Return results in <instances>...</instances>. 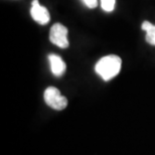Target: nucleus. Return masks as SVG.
<instances>
[{"mask_svg": "<svg viewBox=\"0 0 155 155\" xmlns=\"http://www.w3.org/2000/svg\"><path fill=\"white\" fill-rule=\"evenodd\" d=\"M122 61L115 54L106 55L96 64L95 71L104 81H110L120 73Z\"/></svg>", "mask_w": 155, "mask_h": 155, "instance_id": "obj_1", "label": "nucleus"}, {"mask_svg": "<svg viewBox=\"0 0 155 155\" xmlns=\"http://www.w3.org/2000/svg\"><path fill=\"white\" fill-rule=\"evenodd\" d=\"M141 27L146 31V41L151 45H155V25L149 21H144Z\"/></svg>", "mask_w": 155, "mask_h": 155, "instance_id": "obj_6", "label": "nucleus"}, {"mask_svg": "<svg viewBox=\"0 0 155 155\" xmlns=\"http://www.w3.org/2000/svg\"><path fill=\"white\" fill-rule=\"evenodd\" d=\"M116 0H101V6L103 10L107 12H111L115 8Z\"/></svg>", "mask_w": 155, "mask_h": 155, "instance_id": "obj_7", "label": "nucleus"}, {"mask_svg": "<svg viewBox=\"0 0 155 155\" xmlns=\"http://www.w3.org/2000/svg\"><path fill=\"white\" fill-rule=\"evenodd\" d=\"M48 61L49 64H51V70L52 74L55 77L63 76L67 69V66L64 64V61H63V58L57 54H49Z\"/></svg>", "mask_w": 155, "mask_h": 155, "instance_id": "obj_5", "label": "nucleus"}, {"mask_svg": "<svg viewBox=\"0 0 155 155\" xmlns=\"http://www.w3.org/2000/svg\"><path fill=\"white\" fill-rule=\"evenodd\" d=\"M89 8H95L98 5V0H82Z\"/></svg>", "mask_w": 155, "mask_h": 155, "instance_id": "obj_8", "label": "nucleus"}, {"mask_svg": "<svg viewBox=\"0 0 155 155\" xmlns=\"http://www.w3.org/2000/svg\"><path fill=\"white\" fill-rule=\"evenodd\" d=\"M43 98H45V101L48 106L57 111L64 110L68 106L67 98L64 97L61 94V92L54 87H48L45 91Z\"/></svg>", "mask_w": 155, "mask_h": 155, "instance_id": "obj_2", "label": "nucleus"}, {"mask_svg": "<svg viewBox=\"0 0 155 155\" xmlns=\"http://www.w3.org/2000/svg\"><path fill=\"white\" fill-rule=\"evenodd\" d=\"M49 40L61 48H66L70 42L68 39V28L61 23H55L51 26L49 33Z\"/></svg>", "mask_w": 155, "mask_h": 155, "instance_id": "obj_3", "label": "nucleus"}, {"mask_svg": "<svg viewBox=\"0 0 155 155\" xmlns=\"http://www.w3.org/2000/svg\"><path fill=\"white\" fill-rule=\"evenodd\" d=\"M30 14L31 17L36 22L39 24H46L51 19L48 10L45 6H41L39 4L38 0H33L31 3V8H30Z\"/></svg>", "mask_w": 155, "mask_h": 155, "instance_id": "obj_4", "label": "nucleus"}]
</instances>
